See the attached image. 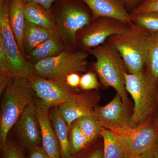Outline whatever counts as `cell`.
I'll return each mask as SVG.
<instances>
[{"label":"cell","mask_w":158,"mask_h":158,"mask_svg":"<svg viewBox=\"0 0 158 158\" xmlns=\"http://www.w3.org/2000/svg\"><path fill=\"white\" fill-rule=\"evenodd\" d=\"M50 11L65 49L81 50L77 45L76 35L93 19L89 7L82 0H58L52 5Z\"/></svg>","instance_id":"1"},{"label":"cell","mask_w":158,"mask_h":158,"mask_svg":"<svg viewBox=\"0 0 158 158\" xmlns=\"http://www.w3.org/2000/svg\"><path fill=\"white\" fill-rule=\"evenodd\" d=\"M34 90L26 77L15 78L3 93L0 116L1 149L7 145L8 133L26 108L34 101Z\"/></svg>","instance_id":"2"},{"label":"cell","mask_w":158,"mask_h":158,"mask_svg":"<svg viewBox=\"0 0 158 158\" xmlns=\"http://www.w3.org/2000/svg\"><path fill=\"white\" fill-rule=\"evenodd\" d=\"M151 33L132 23L124 32L108 39L118 51L130 73L143 70L146 63Z\"/></svg>","instance_id":"3"},{"label":"cell","mask_w":158,"mask_h":158,"mask_svg":"<svg viewBox=\"0 0 158 158\" xmlns=\"http://www.w3.org/2000/svg\"><path fill=\"white\" fill-rule=\"evenodd\" d=\"M88 52L96 59L94 68L102 84L114 88L123 102L128 104L124 76L127 68L118 51L107 40Z\"/></svg>","instance_id":"4"},{"label":"cell","mask_w":158,"mask_h":158,"mask_svg":"<svg viewBox=\"0 0 158 158\" xmlns=\"http://www.w3.org/2000/svg\"><path fill=\"white\" fill-rule=\"evenodd\" d=\"M127 91L134 102L131 116L132 127L147 121L152 113L157 94V82L148 72L143 69L136 73L124 74Z\"/></svg>","instance_id":"5"},{"label":"cell","mask_w":158,"mask_h":158,"mask_svg":"<svg viewBox=\"0 0 158 158\" xmlns=\"http://www.w3.org/2000/svg\"><path fill=\"white\" fill-rule=\"evenodd\" d=\"M89 54L82 50L71 51L65 49L56 56L34 64L35 73L44 78L66 82V77L70 74L86 71Z\"/></svg>","instance_id":"6"},{"label":"cell","mask_w":158,"mask_h":158,"mask_svg":"<svg viewBox=\"0 0 158 158\" xmlns=\"http://www.w3.org/2000/svg\"><path fill=\"white\" fill-rule=\"evenodd\" d=\"M11 0H0V40L11 62L15 78L35 73L34 65L21 52L9 24V12Z\"/></svg>","instance_id":"7"},{"label":"cell","mask_w":158,"mask_h":158,"mask_svg":"<svg viewBox=\"0 0 158 158\" xmlns=\"http://www.w3.org/2000/svg\"><path fill=\"white\" fill-rule=\"evenodd\" d=\"M128 26L111 18L94 19L77 33V45L80 49L88 52L102 45L111 36L123 33Z\"/></svg>","instance_id":"8"},{"label":"cell","mask_w":158,"mask_h":158,"mask_svg":"<svg viewBox=\"0 0 158 158\" xmlns=\"http://www.w3.org/2000/svg\"><path fill=\"white\" fill-rule=\"evenodd\" d=\"M113 133L123 144L130 158L153 148L158 137V127L147 120L127 131Z\"/></svg>","instance_id":"9"},{"label":"cell","mask_w":158,"mask_h":158,"mask_svg":"<svg viewBox=\"0 0 158 158\" xmlns=\"http://www.w3.org/2000/svg\"><path fill=\"white\" fill-rule=\"evenodd\" d=\"M27 79L35 94L50 108L59 106L78 94L66 82L44 78L36 74Z\"/></svg>","instance_id":"10"},{"label":"cell","mask_w":158,"mask_h":158,"mask_svg":"<svg viewBox=\"0 0 158 158\" xmlns=\"http://www.w3.org/2000/svg\"><path fill=\"white\" fill-rule=\"evenodd\" d=\"M91 116L102 127L113 132L125 131L133 128L132 116H130L126 104L117 93L107 105L96 106Z\"/></svg>","instance_id":"11"},{"label":"cell","mask_w":158,"mask_h":158,"mask_svg":"<svg viewBox=\"0 0 158 158\" xmlns=\"http://www.w3.org/2000/svg\"><path fill=\"white\" fill-rule=\"evenodd\" d=\"M97 94L93 93L77 94L58 107L69 127L82 116L91 115L96 107Z\"/></svg>","instance_id":"12"},{"label":"cell","mask_w":158,"mask_h":158,"mask_svg":"<svg viewBox=\"0 0 158 158\" xmlns=\"http://www.w3.org/2000/svg\"><path fill=\"white\" fill-rule=\"evenodd\" d=\"M17 123L18 133L23 143L31 149L40 146L42 139L34 101L26 108Z\"/></svg>","instance_id":"13"},{"label":"cell","mask_w":158,"mask_h":158,"mask_svg":"<svg viewBox=\"0 0 158 158\" xmlns=\"http://www.w3.org/2000/svg\"><path fill=\"white\" fill-rule=\"evenodd\" d=\"M36 115L41 133L42 147L49 158H61L59 142L52 125L49 116L50 107L40 100L36 101Z\"/></svg>","instance_id":"14"},{"label":"cell","mask_w":158,"mask_h":158,"mask_svg":"<svg viewBox=\"0 0 158 158\" xmlns=\"http://www.w3.org/2000/svg\"><path fill=\"white\" fill-rule=\"evenodd\" d=\"M91 10L93 19L99 17L114 19L129 25L131 17L121 0H82Z\"/></svg>","instance_id":"15"},{"label":"cell","mask_w":158,"mask_h":158,"mask_svg":"<svg viewBox=\"0 0 158 158\" xmlns=\"http://www.w3.org/2000/svg\"><path fill=\"white\" fill-rule=\"evenodd\" d=\"M65 49L57 31H52L45 41L26 56V59L34 64L44 59L58 56Z\"/></svg>","instance_id":"16"},{"label":"cell","mask_w":158,"mask_h":158,"mask_svg":"<svg viewBox=\"0 0 158 158\" xmlns=\"http://www.w3.org/2000/svg\"><path fill=\"white\" fill-rule=\"evenodd\" d=\"M24 14L28 21L48 31H57L51 11L41 5L31 2H24Z\"/></svg>","instance_id":"17"},{"label":"cell","mask_w":158,"mask_h":158,"mask_svg":"<svg viewBox=\"0 0 158 158\" xmlns=\"http://www.w3.org/2000/svg\"><path fill=\"white\" fill-rule=\"evenodd\" d=\"M24 2L22 0H11L9 5V19L10 27L16 39L20 51L25 57L23 45V33L26 20L24 14Z\"/></svg>","instance_id":"18"},{"label":"cell","mask_w":158,"mask_h":158,"mask_svg":"<svg viewBox=\"0 0 158 158\" xmlns=\"http://www.w3.org/2000/svg\"><path fill=\"white\" fill-rule=\"evenodd\" d=\"M49 116L59 142L61 158H72L69 150V127L61 115L58 107H53L50 112Z\"/></svg>","instance_id":"19"},{"label":"cell","mask_w":158,"mask_h":158,"mask_svg":"<svg viewBox=\"0 0 158 158\" xmlns=\"http://www.w3.org/2000/svg\"><path fill=\"white\" fill-rule=\"evenodd\" d=\"M52 32L26 19L23 36V48L25 57L34 48L47 39Z\"/></svg>","instance_id":"20"},{"label":"cell","mask_w":158,"mask_h":158,"mask_svg":"<svg viewBox=\"0 0 158 158\" xmlns=\"http://www.w3.org/2000/svg\"><path fill=\"white\" fill-rule=\"evenodd\" d=\"M100 135L104 141L103 158H130L124 146L114 133L102 127Z\"/></svg>","instance_id":"21"},{"label":"cell","mask_w":158,"mask_h":158,"mask_svg":"<svg viewBox=\"0 0 158 158\" xmlns=\"http://www.w3.org/2000/svg\"><path fill=\"white\" fill-rule=\"evenodd\" d=\"M145 65L156 81H158V33H151Z\"/></svg>","instance_id":"22"},{"label":"cell","mask_w":158,"mask_h":158,"mask_svg":"<svg viewBox=\"0 0 158 158\" xmlns=\"http://www.w3.org/2000/svg\"><path fill=\"white\" fill-rule=\"evenodd\" d=\"M75 122L90 143L100 135L102 127L91 115L82 116Z\"/></svg>","instance_id":"23"},{"label":"cell","mask_w":158,"mask_h":158,"mask_svg":"<svg viewBox=\"0 0 158 158\" xmlns=\"http://www.w3.org/2000/svg\"><path fill=\"white\" fill-rule=\"evenodd\" d=\"M69 152L72 155L80 152L90 143L75 122L69 127Z\"/></svg>","instance_id":"24"},{"label":"cell","mask_w":158,"mask_h":158,"mask_svg":"<svg viewBox=\"0 0 158 158\" xmlns=\"http://www.w3.org/2000/svg\"><path fill=\"white\" fill-rule=\"evenodd\" d=\"M131 17L134 23L147 30L150 33H158V12H144L131 15Z\"/></svg>","instance_id":"25"},{"label":"cell","mask_w":158,"mask_h":158,"mask_svg":"<svg viewBox=\"0 0 158 158\" xmlns=\"http://www.w3.org/2000/svg\"><path fill=\"white\" fill-rule=\"evenodd\" d=\"M0 73L15 78L11 62L4 49L1 40H0Z\"/></svg>","instance_id":"26"},{"label":"cell","mask_w":158,"mask_h":158,"mask_svg":"<svg viewBox=\"0 0 158 158\" xmlns=\"http://www.w3.org/2000/svg\"><path fill=\"white\" fill-rule=\"evenodd\" d=\"M80 87L84 90H90L98 88L99 83L96 75L89 72L81 77Z\"/></svg>","instance_id":"27"},{"label":"cell","mask_w":158,"mask_h":158,"mask_svg":"<svg viewBox=\"0 0 158 158\" xmlns=\"http://www.w3.org/2000/svg\"><path fill=\"white\" fill-rule=\"evenodd\" d=\"M151 11L158 12V0H144L130 14L135 15Z\"/></svg>","instance_id":"28"},{"label":"cell","mask_w":158,"mask_h":158,"mask_svg":"<svg viewBox=\"0 0 158 158\" xmlns=\"http://www.w3.org/2000/svg\"><path fill=\"white\" fill-rule=\"evenodd\" d=\"M2 151L3 158H25L19 148L13 144L7 143Z\"/></svg>","instance_id":"29"},{"label":"cell","mask_w":158,"mask_h":158,"mask_svg":"<svg viewBox=\"0 0 158 158\" xmlns=\"http://www.w3.org/2000/svg\"><path fill=\"white\" fill-rule=\"evenodd\" d=\"M81 77L78 73H75L70 74L66 78V84L71 88H77L80 85Z\"/></svg>","instance_id":"30"},{"label":"cell","mask_w":158,"mask_h":158,"mask_svg":"<svg viewBox=\"0 0 158 158\" xmlns=\"http://www.w3.org/2000/svg\"><path fill=\"white\" fill-rule=\"evenodd\" d=\"M29 158H49V157L43 147L38 146L31 149Z\"/></svg>","instance_id":"31"},{"label":"cell","mask_w":158,"mask_h":158,"mask_svg":"<svg viewBox=\"0 0 158 158\" xmlns=\"http://www.w3.org/2000/svg\"><path fill=\"white\" fill-rule=\"evenodd\" d=\"M14 78L7 76L5 75L0 73V94H3L7 87L14 80Z\"/></svg>","instance_id":"32"},{"label":"cell","mask_w":158,"mask_h":158,"mask_svg":"<svg viewBox=\"0 0 158 158\" xmlns=\"http://www.w3.org/2000/svg\"><path fill=\"white\" fill-rule=\"evenodd\" d=\"M124 3L127 11H130V13L144 0H121Z\"/></svg>","instance_id":"33"},{"label":"cell","mask_w":158,"mask_h":158,"mask_svg":"<svg viewBox=\"0 0 158 158\" xmlns=\"http://www.w3.org/2000/svg\"><path fill=\"white\" fill-rule=\"evenodd\" d=\"M22 1L25 3L31 2L37 3L45 7L48 10L50 11L52 5L58 0H22Z\"/></svg>","instance_id":"34"},{"label":"cell","mask_w":158,"mask_h":158,"mask_svg":"<svg viewBox=\"0 0 158 158\" xmlns=\"http://www.w3.org/2000/svg\"><path fill=\"white\" fill-rule=\"evenodd\" d=\"M130 158H155L153 148L139 155L131 157Z\"/></svg>","instance_id":"35"},{"label":"cell","mask_w":158,"mask_h":158,"mask_svg":"<svg viewBox=\"0 0 158 158\" xmlns=\"http://www.w3.org/2000/svg\"><path fill=\"white\" fill-rule=\"evenodd\" d=\"M103 152L101 149H97L87 158H103Z\"/></svg>","instance_id":"36"},{"label":"cell","mask_w":158,"mask_h":158,"mask_svg":"<svg viewBox=\"0 0 158 158\" xmlns=\"http://www.w3.org/2000/svg\"><path fill=\"white\" fill-rule=\"evenodd\" d=\"M154 153L155 158H158V137L153 147Z\"/></svg>","instance_id":"37"},{"label":"cell","mask_w":158,"mask_h":158,"mask_svg":"<svg viewBox=\"0 0 158 158\" xmlns=\"http://www.w3.org/2000/svg\"><path fill=\"white\" fill-rule=\"evenodd\" d=\"M156 124H157V125L158 127V122H157V123H156Z\"/></svg>","instance_id":"38"}]
</instances>
